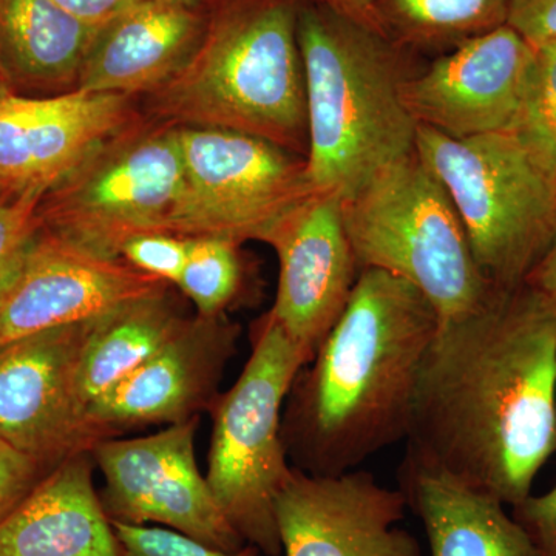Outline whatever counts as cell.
I'll return each mask as SVG.
<instances>
[{"label":"cell","instance_id":"6da1fadb","mask_svg":"<svg viewBox=\"0 0 556 556\" xmlns=\"http://www.w3.org/2000/svg\"><path fill=\"white\" fill-rule=\"evenodd\" d=\"M407 456L515 507L556 452V299L496 288L439 327L417 380Z\"/></svg>","mask_w":556,"mask_h":556},{"label":"cell","instance_id":"7a4b0ae2","mask_svg":"<svg viewBox=\"0 0 556 556\" xmlns=\"http://www.w3.org/2000/svg\"><path fill=\"white\" fill-rule=\"evenodd\" d=\"M439 317L408 281L362 269L338 324L292 383L285 445L316 477L357 470L404 441ZM308 365V364H306Z\"/></svg>","mask_w":556,"mask_h":556},{"label":"cell","instance_id":"3957f363","mask_svg":"<svg viewBox=\"0 0 556 556\" xmlns=\"http://www.w3.org/2000/svg\"><path fill=\"white\" fill-rule=\"evenodd\" d=\"M199 46L169 80L139 100L175 127L240 131L308 153L302 0H206Z\"/></svg>","mask_w":556,"mask_h":556},{"label":"cell","instance_id":"277c9868","mask_svg":"<svg viewBox=\"0 0 556 556\" xmlns=\"http://www.w3.org/2000/svg\"><path fill=\"white\" fill-rule=\"evenodd\" d=\"M298 36L311 189L346 197L416 149L417 124L402 100L408 75L396 43L308 0L300 2Z\"/></svg>","mask_w":556,"mask_h":556},{"label":"cell","instance_id":"5b68a950","mask_svg":"<svg viewBox=\"0 0 556 556\" xmlns=\"http://www.w3.org/2000/svg\"><path fill=\"white\" fill-rule=\"evenodd\" d=\"M416 152L455 204L482 274L510 289L546 254L556 228V159L525 129L471 138L417 126Z\"/></svg>","mask_w":556,"mask_h":556},{"label":"cell","instance_id":"8992f818","mask_svg":"<svg viewBox=\"0 0 556 556\" xmlns=\"http://www.w3.org/2000/svg\"><path fill=\"white\" fill-rule=\"evenodd\" d=\"M342 214L358 269L383 270L419 289L439 327L475 313L495 292L447 190L416 149L342 197Z\"/></svg>","mask_w":556,"mask_h":556},{"label":"cell","instance_id":"52a82bcc","mask_svg":"<svg viewBox=\"0 0 556 556\" xmlns=\"http://www.w3.org/2000/svg\"><path fill=\"white\" fill-rule=\"evenodd\" d=\"M306 364L302 351L265 314L239 380L211 407L207 484L233 529L269 556L281 554L276 501L294 470L288 464L281 407Z\"/></svg>","mask_w":556,"mask_h":556},{"label":"cell","instance_id":"ba28073f","mask_svg":"<svg viewBox=\"0 0 556 556\" xmlns=\"http://www.w3.org/2000/svg\"><path fill=\"white\" fill-rule=\"evenodd\" d=\"M182 181L178 129L141 115L43 193L42 230L105 258L141 233L166 232Z\"/></svg>","mask_w":556,"mask_h":556},{"label":"cell","instance_id":"9c48e42d","mask_svg":"<svg viewBox=\"0 0 556 556\" xmlns=\"http://www.w3.org/2000/svg\"><path fill=\"white\" fill-rule=\"evenodd\" d=\"M177 129L182 181L166 232L263 241L313 192L306 159L280 146L240 131Z\"/></svg>","mask_w":556,"mask_h":556},{"label":"cell","instance_id":"30bf717a","mask_svg":"<svg viewBox=\"0 0 556 556\" xmlns=\"http://www.w3.org/2000/svg\"><path fill=\"white\" fill-rule=\"evenodd\" d=\"M200 416L149 437L109 438L91 450L104 475L101 503L110 521L159 522L226 552L247 541L212 495L195 457Z\"/></svg>","mask_w":556,"mask_h":556},{"label":"cell","instance_id":"8fae6325","mask_svg":"<svg viewBox=\"0 0 556 556\" xmlns=\"http://www.w3.org/2000/svg\"><path fill=\"white\" fill-rule=\"evenodd\" d=\"M97 318L0 348V441L50 470L109 439L79 393L80 361Z\"/></svg>","mask_w":556,"mask_h":556},{"label":"cell","instance_id":"7c38bea8","mask_svg":"<svg viewBox=\"0 0 556 556\" xmlns=\"http://www.w3.org/2000/svg\"><path fill=\"white\" fill-rule=\"evenodd\" d=\"M536 50L503 25L448 50L408 75L402 100L417 126L450 138L519 129L525 123Z\"/></svg>","mask_w":556,"mask_h":556},{"label":"cell","instance_id":"4fadbf2b","mask_svg":"<svg viewBox=\"0 0 556 556\" xmlns=\"http://www.w3.org/2000/svg\"><path fill=\"white\" fill-rule=\"evenodd\" d=\"M170 288L40 230L0 289V348L50 329L91 320L124 303Z\"/></svg>","mask_w":556,"mask_h":556},{"label":"cell","instance_id":"5bb4252c","mask_svg":"<svg viewBox=\"0 0 556 556\" xmlns=\"http://www.w3.org/2000/svg\"><path fill=\"white\" fill-rule=\"evenodd\" d=\"M263 243L278 258L277 298L268 314L309 364L345 311L361 274L343 223L342 195L311 192Z\"/></svg>","mask_w":556,"mask_h":556},{"label":"cell","instance_id":"9a60e30c","mask_svg":"<svg viewBox=\"0 0 556 556\" xmlns=\"http://www.w3.org/2000/svg\"><path fill=\"white\" fill-rule=\"evenodd\" d=\"M402 490L353 470L316 477L292 470L276 501L285 556H422L401 527L407 510Z\"/></svg>","mask_w":556,"mask_h":556},{"label":"cell","instance_id":"2e32d148","mask_svg":"<svg viewBox=\"0 0 556 556\" xmlns=\"http://www.w3.org/2000/svg\"><path fill=\"white\" fill-rule=\"evenodd\" d=\"M240 328L225 314L195 316L159 353L89 408L108 438L124 428L185 422L218 397V383L237 350Z\"/></svg>","mask_w":556,"mask_h":556},{"label":"cell","instance_id":"e0dca14e","mask_svg":"<svg viewBox=\"0 0 556 556\" xmlns=\"http://www.w3.org/2000/svg\"><path fill=\"white\" fill-rule=\"evenodd\" d=\"M139 115V100L123 94H10L0 100V174L21 190H49L90 150Z\"/></svg>","mask_w":556,"mask_h":556},{"label":"cell","instance_id":"ac0fdd59","mask_svg":"<svg viewBox=\"0 0 556 556\" xmlns=\"http://www.w3.org/2000/svg\"><path fill=\"white\" fill-rule=\"evenodd\" d=\"M206 0H138L98 28L76 90L142 100L199 46Z\"/></svg>","mask_w":556,"mask_h":556},{"label":"cell","instance_id":"d6986e66","mask_svg":"<svg viewBox=\"0 0 556 556\" xmlns=\"http://www.w3.org/2000/svg\"><path fill=\"white\" fill-rule=\"evenodd\" d=\"M79 453L51 468L0 526V556H126Z\"/></svg>","mask_w":556,"mask_h":556},{"label":"cell","instance_id":"ffe728a7","mask_svg":"<svg viewBox=\"0 0 556 556\" xmlns=\"http://www.w3.org/2000/svg\"><path fill=\"white\" fill-rule=\"evenodd\" d=\"M401 490L431 556H540L503 501L445 471L405 456Z\"/></svg>","mask_w":556,"mask_h":556},{"label":"cell","instance_id":"44dd1931","mask_svg":"<svg viewBox=\"0 0 556 556\" xmlns=\"http://www.w3.org/2000/svg\"><path fill=\"white\" fill-rule=\"evenodd\" d=\"M97 31L51 0H0V53L14 89L76 90Z\"/></svg>","mask_w":556,"mask_h":556},{"label":"cell","instance_id":"7402d4cb","mask_svg":"<svg viewBox=\"0 0 556 556\" xmlns=\"http://www.w3.org/2000/svg\"><path fill=\"white\" fill-rule=\"evenodd\" d=\"M188 320L172 299L169 288L98 317L79 368V393L86 407L90 408L159 353Z\"/></svg>","mask_w":556,"mask_h":556},{"label":"cell","instance_id":"603a6c76","mask_svg":"<svg viewBox=\"0 0 556 556\" xmlns=\"http://www.w3.org/2000/svg\"><path fill=\"white\" fill-rule=\"evenodd\" d=\"M511 0H375L380 31L397 47L452 50L507 24Z\"/></svg>","mask_w":556,"mask_h":556},{"label":"cell","instance_id":"cb8c5ba5","mask_svg":"<svg viewBox=\"0 0 556 556\" xmlns=\"http://www.w3.org/2000/svg\"><path fill=\"white\" fill-rule=\"evenodd\" d=\"M239 248L214 237L189 239L188 262L175 287L193 303L197 316H223L239 295L243 283Z\"/></svg>","mask_w":556,"mask_h":556},{"label":"cell","instance_id":"d4e9b609","mask_svg":"<svg viewBox=\"0 0 556 556\" xmlns=\"http://www.w3.org/2000/svg\"><path fill=\"white\" fill-rule=\"evenodd\" d=\"M47 189L30 188L0 203V289L42 230L39 206Z\"/></svg>","mask_w":556,"mask_h":556},{"label":"cell","instance_id":"484cf974","mask_svg":"<svg viewBox=\"0 0 556 556\" xmlns=\"http://www.w3.org/2000/svg\"><path fill=\"white\" fill-rule=\"evenodd\" d=\"M126 556H258V548L247 544L237 552L207 546L195 538L163 527L113 522Z\"/></svg>","mask_w":556,"mask_h":556},{"label":"cell","instance_id":"4316f807","mask_svg":"<svg viewBox=\"0 0 556 556\" xmlns=\"http://www.w3.org/2000/svg\"><path fill=\"white\" fill-rule=\"evenodd\" d=\"M536 62L525 129L540 139L556 159V40L535 47Z\"/></svg>","mask_w":556,"mask_h":556},{"label":"cell","instance_id":"83f0119b","mask_svg":"<svg viewBox=\"0 0 556 556\" xmlns=\"http://www.w3.org/2000/svg\"><path fill=\"white\" fill-rule=\"evenodd\" d=\"M189 255V239L169 232H150L124 244L121 258L131 268L177 285Z\"/></svg>","mask_w":556,"mask_h":556},{"label":"cell","instance_id":"f1b7e54d","mask_svg":"<svg viewBox=\"0 0 556 556\" xmlns=\"http://www.w3.org/2000/svg\"><path fill=\"white\" fill-rule=\"evenodd\" d=\"M49 471L39 460L0 441V526Z\"/></svg>","mask_w":556,"mask_h":556},{"label":"cell","instance_id":"f546056e","mask_svg":"<svg viewBox=\"0 0 556 556\" xmlns=\"http://www.w3.org/2000/svg\"><path fill=\"white\" fill-rule=\"evenodd\" d=\"M511 515L532 540L538 555L556 556V484L541 495L530 493L511 507Z\"/></svg>","mask_w":556,"mask_h":556},{"label":"cell","instance_id":"4dcf8cb0","mask_svg":"<svg viewBox=\"0 0 556 556\" xmlns=\"http://www.w3.org/2000/svg\"><path fill=\"white\" fill-rule=\"evenodd\" d=\"M507 25L533 47L556 40V0H511Z\"/></svg>","mask_w":556,"mask_h":556},{"label":"cell","instance_id":"1f68e13d","mask_svg":"<svg viewBox=\"0 0 556 556\" xmlns=\"http://www.w3.org/2000/svg\"><path fill=\"white\" fill-rule=\"evenodd\" d=\"M91 27H102L138 0H51Z\"/></svg>","mask_w":556,"mask_h":556},{"label":"cell","instance_id":"d6a6232c","mask_svg":"<svg viewBox=\"0 0 556 556\" xmlns=\"http://www.w3.org/2000/svg\"><path fill=\"white\" fill-rule=\"evenodd\" d=\"M308 2L332 10L340 16H345L382 35L376 20L375 0H308Z\"/></svg>","mask_w":556,"mask_h":556},{"label":"cell","instance_id":"836d02e7","mask_svg":"<svg viewBox=\"0 0 556 556\" xmlns=\"http://www.w3.org/2000/svg\"><path fill=\"white\" fill-rule=\"evenodd\" d=\"M526 283L556 299V228L546 254L526 278Z\"/></svg>","mask_w":556,"mask_h":556},{"label":"cell","instance_id":"e575fe53","mask_svg":"<svg viewBox=\"0 0 556 556\" xmlns=\"http://www.w3.org/2000/svg\"><path fill=\"white\" fill-rule=\"evenodd\" d=\"M13 93H16V89H14L13 80L10 78L9 70L3 64L2 53H0V100Z\"/></svg>","mask_w":556,"mask_h":556},{"label":"cell","instance_id":"d590c367","mask_svg":"<svg viewBox=\"0 0 556 556\" xmlns=\"http://www.w3.org/2000/svg\"><path fill=\"white\" fill-rule=\"evenodd\" d=\"M22 190L17 188V185H14L10 178H7L5 175L0 174V203L2 201L11 199V197L17 195Z\"/></svg>","mask_w":556,"mask_h":556}]
</instances>
